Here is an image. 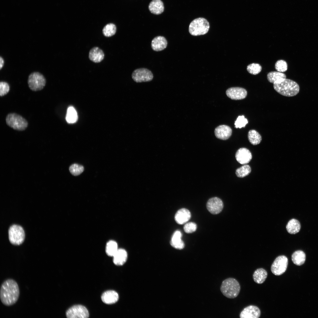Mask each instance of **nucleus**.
<instances>
[{"label":"nucleus","mask_w":318,"mask_h":318,"mask_svg":"<svg viewBox=\"0 0 318 318\" xmlns=\"http://www.w3.org/2000/svg\"><path fill=\"white\" fill-rule=\"evenodd\" d=\"M19 288L14 279H9L2 284L0 290V298L4 305L10 306L15 304L19 296Z\"/></svg>","instance_id":"1"},{"label":"nucleus","mask_w":318,"mask_h":318,"mask_svg":"<svg viewBox=\"0 0 318 318\" xmlns=\"http://www.w3.org/2000/svg\"><path fill=\"white\" fill-rule=\"evenodd\" d=\"M273 85L274 90L284 96H295L299 91L298 84L294 81L289 79H285L280 82L274 83Z\"/></svg>","instance_id":"2"},{"label":"nucleus","mask_w":318,"mask_h":318,"mask_svg":"<svg viewBox=\"0 0 318 318\" xmlns=\"http://www.w3.org/2000/svg\"><path fill=\"white\" fill-rule=\"evenodd\" d=\"M241 287L239 283L235 279L229 278L223 281L220 290L225 297L230 299L236 297L238 295Z\"/></svg>","instance_id":"3"},{"label":"nucleus","mask_w":318,"mask_h":318,"mask_svg":"<svg viewBox=\"0 0 318 318\" xmlns=\"http://www.w3.org/2000/svg\"><path fill=\"white\" fill-rule=\"evenodd\" d=\"M209 24L205 19L200 17L193 20L190 23L189 27V32L194 36L204 35L208 32Z\"/></svg>","instance_id":"4"},{"label":"nucleus","mask_w":318,"mask_h":318,"mask_svg":"<svg viewBox=\"0 0 318 318\" xmlns=\"http://www.w3.org/2000/svg\"><path fill=\"white\" fill-rule=\"evenodd\" d=\"M6 122L8 126L18 131L25 130L28 125L26 119L21 115L15 113L8 114L6 118Z\"/></svg>","instance_id":"5"},{"label":"nucleus","mask_w":318,"mask_h":318,"mask_svg":"<svg viewBox=\"0 0 318 318\" xmlns=\"http://www.w3.org/2000/svg\"><path fill=\"white\" fill-rule=\"evenodd\" d=\"M28 86L31 90L34 91L42 90L45 86L46 80L41 73L34 72L29 76L27 80Z\"/></svg>","instance_id":"6"},{"label":"nucleus","mask_w":318,"mask_h":318,"mask_svg":"<svg viewBox=\"0 0 318 318\" xmlns=\"http://www.w3.org/2000/svg\"><path fill=\"white\" fill-rule=\"evenodd\" d=\"M8 235L10 242L14 245L21 244L25 238L24 232L23 228L17 225H13L10 227Z\"/></svg>","instance_id":"7"},{"label":"nucleus","mask_w":318,"mask_h":318,"mask_svg":"<svg viewBox=\"0 0 318 318\" xmlns=\"http://www.w3.org/2000/svg\"><path fill=\"white\" fill-rule=\"evenodd\" d=\"M288 264L287 258L285 256L281 255L277 257L271 266V271L273 274L276 276L280 275L286 270Z\"/></svg>","instance_id":"8"},{"label":"nucleus","mask_w":318,"mask_h":318,"mask_svg":"<svg viewBox=\"0 0 318 318\" xmlns=\"http://www.w3.org/2000/svg\"><path fill=\"white\" fill-rule=\"evenodd\" d=\"M132 77L135 82H141L151 81L153 76L150 70L145 68H140L134 70L132 74Z\"/></svg>","instance_id":"9"},{"label":"nucleus","mask_w":318,"mask_h":318,"mask_svg":"<svg viewBox=\"0 0 318 318\" xmlns=\"http://www.w3.org/2000/svg\"><path fill=\"white\" fill-rule=\"evenodd\" d=\"M66 314L68 318H87L89 316V312L87 308L80 305H74L66 311Z\"/></svg>","instance_id":"10"},{"label":"nucleus","mask_w":318,"mask_h":318,"mask_svg":"<svg viewBox=\"0 0 318 318\" xmlns=\"http://www.w3.org/2000/svg\"><path fill=\"white\" fill-rule=\"evenodd\" d=\"M206 207L208 210L211 213L216 214L222 211L223 204L220 198L214 197L208 200L206 204Z\"/></svg>","instance_id":"11"},{"label":"nucleus","mask_w":318,"mask_h":318,"mask_svg":"<svg viewBox=\"0 0 318 318\" xmlns=\"http://www.w3.org/2000/svg\"><path fill=\"white\" fill-rule=\"evenodd\" d=\"M226 94L228 97L232 100H241L246 97L247 95V91L243 88L232 87L226 90Z\"/></svg>","instance_id":"12"},{"label":"nucleus","mask_w":318,"mask_h":318,"mask_svg":"<svg viewBox=\"0 0 318 318\" xmlns=\"http://www.w3.org/2000/svg\"><path fill=\"white\" fill-rule=\"evenodd\" d=\"M235 157L238 162L241 164L248 163L252 158L250 151L248 149L242 148L237 150L235 154Z\"/></svg>","instance_id":"13"},{"label":"nucleus","mask_w":318,"mask_h":318,"mask_svg":"<svg viewBox=\"0 0 318 318\" xmlns=\"http://www.w3.org/2000/svg\"><path fill=\"white\" fill-rule=\"evenodd\" d=\"M261 315L259 308L254 305H250L244 308L240 314L241 318H258Z\"/></svg>","instance_id":"14"},{"label":"nucleus","mask_w":318,"mask_h":318,"mask_svg":"<svg viewBox=\"0 0 318 318\" xmlns=\"http://www.w3.org/2000/svg\"><path fill=\"white\" fill-rule=\"evenodd\" d=\"M214 132L217 138L225 140L230 137L232 134V130L229 126L222 125L218 126L215 128Z\"/></svg>","instance_id":"15"},{"label":"nucleus","mask_w":318,"mask_h":318,"mask_svg":"<svg viewBox=\"0 0 318 318\" xmlns=\"http://www.w3.org/2000/svg\"><path fill=\"white\" fill-rule=\"evenodd\" d=\"M191 216V213L189 210L185 208H182L176 212L175 216V219L177 223L181 225L188 221Z\"/></svg>","instance_id":"16"},{"label":"nucleus","mask_w":318,"mask_h":318,"mask_svg":"<svg viewBox=\"0 0 318 318\" xmlns=\"http://www.w3.org/2000/svg\"><path fill=\"white\" fill-rule=\"evenodd\" d=\"M167 41L165 38L161 36H157L152 40L151 46L153 49L159 51L165 49L167 45Z\"/></svg>","instance_id":"17"},{"label":"nucleus","mask_w":318,"mask_h":318,"mask_svg":"<svg viewBox=\"0 0 318 318\" xmlns=\"http://www.w3.org/2000/svg\"><path fill=\"white\" fill-rule=\"evenodd\" d=\"M182 236V234L180 231H175L173 233L170 241L171 246L177 249H183L184 247L185 244L181 239Z\"/></svg>","instance_id":"18"},{"label":"nucleus","mask_w":318,"mask_h":318,"mask_svg":"<svg viewBox=\"0 0 318 318\" xmlns=\"http://www.w3.org/2000/svg\"><path fill=\"white\" fill-rule=\"evenodd\" d=\"M101 299L103 302L107 304L115 303L118 300L117 293L113 290H109L104 292L102 295Z\"/></svg>","instance_id":"19"},{"label":"nucleus","mask_w":318,"mask_h":318,"mask_svg":"<svg viewBox=\"0 0 318 318\" xmlns=\"http://www.w3.org/2000/svg\"><path fill=\"white\" fill-rule=\"evenodd\" d=\"M113 261L116 265H123L126 261L127 254L126 250L123 249H118L113 256Z\"/></svg>","instance_id":"20"},{"label":"nucleus","mask_w":318,"mask_h":318,"mask_svg":"<svg viewBox=\"0 0 318 318\" xmlns=\"http://www.w3.org/2000/svg\"><path fill=\"white\" fill-rule=\"evenodd\" d=\"M104 54L102 50L97 47L92 48L90 51L89 57L90 60L95 63H99L104 59Z\"/></svg>","instance_id":"21"},{"label":"nucleus","mask_w":318,"mask_h":318,"mask_svg":"<svg viewBox=\"0 0 318 318\" xmlns=\"http://www.w3.org/2000/svg\"><path fill=\"white\" fill-rule=\"evenodd\" d=\"M148 8L150 12L158 15L162 13L164 10V6L161 0H153L149 4Z\"/></svg>","instance_id":"22"},{"label":"nucleus","mask_w":318,"mask_h":318,"mask_svg":"<svg viewBox=\"0 0 318 318\" xmlns=\"http://www.w3.org/2000/svg\"><path fill=\"white\" fill-rule=\"evenodd\" d=\"M268 81L274 84L278 83L286 78L285 74L279 72L273 71L269 73L267 75Z\"/></svg>","instance_id":"23"},{"label":"nucleus","mask_w":318,"mask_h":318,"mask_svg":"<svg viewBox=\"0 0 318 318\" xmlns=\"http://www.w3.org/2000/svg\"><path fill=\"white\" fill-rule=\"evenodd\" d=\"M267 273L264 269L259 268L254 272L253 278L254 281L256 283H263L266 279L267 276Z\"/></svg>","instance_id":"24"},{"label":"nucleus","mask_w":318,"mask_h":318,"mask_svg":"<svg viewBox=\"0 0 318 318\" xmlns=\"http://www.w3.org/2000/svg\"><path fill=\"white\" fill-rule=\"evenodd\" d=\"M287 232L291 234H295L298 233L301 228L299 221L295 219H292L288 222L286 226Z\"/></svg>","instance_id":"25"},{"label":"nucleus","mask_w":318,"mask_h":318,"mask_svg":"<svg viewBox=\"0 0 318 318\" xmlns=\"http://www.w3.org/2000/svg\"><path fill=\"white\" fill-rule=\"evenodd\" d=\"M306 259L305 253L301 250H297L292 254V259L293 263L295 264L300 266L303 264Z\"/></svg>","instance_id":"26"},{"label":"nucleus","mask_w":318,"mask_h":318,"mask_svg":"<svg viewBox=\"0 0 318 318\" xmlns=\"http://www.w3.org/2000/svg\"><path fill=\"white\" fill-rule=\"evenodd\" d=\"M248 137L250 143L253 145L259 144L262 140L261 135L254 130H251L249 131Z\"/></svg>","instance_id":"27"},{"label":"nucleus","mask_w":318,"mask_h":318,"mask_svg":"<svg viewBox=\"0 0 318 318\" xmlns=\"http://www.w3.org/2000/svg\"><path fill=\"white\" fill-rule=\"evenodd\" d=\"M78 119V115L77 111L72 106H70L67 109L66 115V119L69 123L75 122Z\"/></svg>","instance_id":"28"},{"label":"nucleus","mask_w":318,"mask_h":318,"mask_svg":"<svg viewBox=\"0 0 318 318\" xmlns=\"http://www.w3.org/2000/svg\"><path fill=\"white\" fill-rule=\"evenodd\" d=\"M118 249L117 242L113 240L109 241L106 246V252L109 256H113Z\"/></svg>","instance_id":"29"},{"label":"nucleus","mask_w":318,"mask_h":318,"mask_svg":"<svg viewBox=\"0 0 318 318\" xmlns=\"http://www.w3.org/2000/svg\"><path fill=\"white\" fill-rule=\"evenodd\" d=\"M116 29V27L114 24L112 23L108 24L103 29L102 33L105 36L110 37L115 34Z\"/></svg>","instance_id":"30"},{"label":"nucleus","mask_w":318,"mask_h":318,"mask_svg":"<svg viewBox=\"0 0 318 318\" xmlns=\"http://www.w3.org/2000/svg\"><path fill=\"white\" fill-rule=\"evenodd\" d=\"M251 171V168L250 166L245 165L236 170V174L238 177L242 178L249 175Z\"/></svg>","instance_id":"31"},{"label":"nucleus","mask_w":318,"mask_h":318,"mask_svg":"<svg viewBox=\"0 0 318 318\" xmlns=\"http://www.w3.org/2000/svg\"><path fill=\"white\" fill-rule=\"evenodd\" d=\"M262 67L259 64L253 63L247 66V70L250 74L256 75L259 74L261 71Z\"/></svg>","instance_id":"32"},{"label":"nucleus","mask_w":318,"mask_h":318,"mask_svg":"<svg viewBox=\"0 0 318 318\" xmlns=\"http://www.w3.org/2000/svg\"><path fill=\"white\" fill-rule=\"evenodd\" d=\"M84 167L77 163L71 165L69 168L70 173L73 175L77 176L81 174L84 170Z\"/></svg>","instance_id":"33"},{"label":"nucleus","mask_w":318,"mask_h":318,"mask_svg":"<svg viewBox=\"0 0 318 318\" xmlns=\"http://www.w3.org/2000/svg\"><path fill=\"white\" fill-rule=\"evenodd\" d=\"M275 67L276 69L281 72H285L287 69V63L283 60H279L276 61Z\"/></svg>","instance_id":"34"},{"label":"nucleus","mask_w":318,"mask_h":318,"mask_svg":"<svg viewBox=\"0 0 318 318\" xmlns=\"http://www.w3.org/2000/svg\"><path fill=\"white\" fill-rule=\"evenodd\" d=\"M248 123V121L247 119L245 118L244 115L239 116L235 121L234 125L236 128H241L242 127H244Z\"/></svg>","instance_id":"35"},{"label":"nucleus","mask_w":318,"mask_h":318,"mask_svg":"<svg viewBox=\"0 0 318 318\" xmlns=\"http://www.w3.org/2000/svg\"><path fill=\"white\" fill-rule=\"evenodd\" d=\"M10 87L9 84L5 81L0 82V96H3L6 95L9 92Z\"/></svg>","instance_id":"36"},{"label":"nucleus","mask_w":318,"mask_h":318,"mask_svg":"<svg viewBox=\"0 0 318 318\" xmlns=\"http://www.w3.org/2000/svg\"><path fill=\"white\" fill-rule=\"evenodd\" d=\"M197 229V225L194 222H190L186 223L183 227L185 232L187 233H191L195 232Z\"/></svg>","instance_id":"37"},{"label":"nucleus","mask_w":318,"mask_h":318,"mask_svg":"<svg viewBox=\"0 0 318 318\" xmlns=\"http://www.w3.org/2000/svg\"><path fill=\"white\" fill-rule=\"evenodd\" d=\"M4 60L1 56L0 57V69L1 70L4 64Z\"/></svg>","instance_id":"38"}]
</instances>
